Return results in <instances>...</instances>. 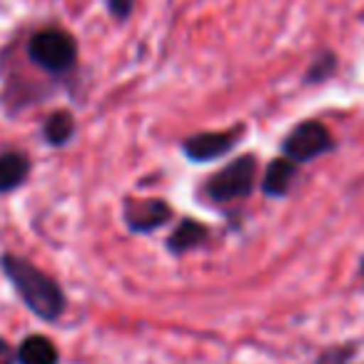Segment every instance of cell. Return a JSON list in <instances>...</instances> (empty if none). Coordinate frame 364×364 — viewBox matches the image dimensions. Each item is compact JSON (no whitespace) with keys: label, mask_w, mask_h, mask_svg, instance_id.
I'll return each mask as SVG.
<instances>
[{"label":"cell","mask_w":364,"mask_h":364,"mask_svg":"<svg viewBox=\"0 0 364 364\" xmlns=\"http://www.w3.org/2000/svg\"><path fill=\"white\" fill-rule=\"evenodd\" d=\"M28 53H31L33 63L41 65L43 70L63 73L68 68H73V63H75L77 46L70 33L58 31V28H48V31H41L33 36Z\"/></svg>","instance_id":"obj_3"},{"label":"cell","mask_w":364,"mask_h":364,"mask_svg":"<svg viewBox=\"0 0 364 364\" xmlns=\"http://www.w3.org/2000/svg\"><path fill=\"white\" fill-rule=\"evenodd\" d=\"M18 364H58V349L48 337L33 334L18 349Z\"/></svg>","instance_id":"obj_9"},{"label":"cell","mask_w":364,"mask_h":364,"mask_svg":"<svg viewBox=\"0 0 364 364\" xmlns=\"http://www.w3.org/2000/svg\"><path fill=\"white\" fill-rule=\"evenodd\" d=\"M73 132H75V120H73L70 112L58 110V112H53V115L48 117L46 140L50 142V145H65V142L73 137Z\"/></svg>","instance_id":"obj_11"},{"label":"cell","mask_w":364,"mask_h":364,"mask_svg":"<svg viewBox=\"0 0 364 364\" xmlns=\"http://www.w3.org/2000/svg\"><path fill=\"white\" fill-rule=\"evenodd\" d=\"M132 6H135V0H110V11L117 21H125L132 13Z\"/></svg>","instance_id":"obj_12"},{"label":"cell","mask_w":364,"mask_h":364,"mask_svg":"<svg viewBox=\"0 0 364 364\" xmlns=\"http://www.w3.org/2000/svg\"><path fill=\"white\" fill-rule=\"evenodd\" d=\"M205 237H208V230H205L203 225H198L195 220H185V223L172 232L167 245H170L172 252H188V250L198 247Z\"/></svg>","instance_id":"obj_10"},{"label":"cell","mask_w":364,"mask_h":364,"mask_svg":"<svg viewBox=\"0 0 364 364\" xmlns=\"http://www.w3.org/2000/svg\"><path fill=\"white\" fill-rule=\"evenodd\" d=\"M294 175H297L294 162L287 160V157H277V160L269 162L267 172H264L262 190L267 195H272V198H282V195H287L289 188H292Z\"/></svg>","instance_id":"obj_7"},{"label":"cell","mask_w":364,"mask_h":364,"mask_svg":"<svg viewBox=\"0 0 364 364\" xmlns=\"http://www.w3.org/2000/svg\"><path fill=\"white\" fill-rule=\"evenodd\" d=\"M0 267L8 274L16 292L21 294V299L33 314L48 319V322H55L60 317L63 309H65V294L46 272H41L36 264H31L23 257H16V255H3Z\"/></svg>","instance_id":"obj_1"},{"label":"cell","mask_w":364,"mask_h":364,"mask_svg":"<svg viewBox=\"0 0 364 364\" xmlns=\"http://www.w3.org/2000/svg\"><path fill=\"white\" fill-rule=\"evenodd\" d=\"M16 362H18V354L13 352V347L6 339L0 337V364H16Z\"/></svg>","instance_id":"obj_13"},{"label":"cell","mask_w":364,"mask_h":364,"mask_svg":"<svg viewBox=\"0 0 364 364\" xmlns=\"http://www.w3.org/2000/svg\"><path fill=\"white\" fill-rule=\"evenodd\" d=\"M324 63H327V68H334V58H332V55H327V60H324ZM319 73H322V77H324V70H322V60H319L317 65H314V70L309 73V80H317V77H319Z\"/></svg>","instance_id":"obj_14"},{"label":"cell","mask_w":364,"mask_h":364,"mask_svg":"<svg viewBox=\"0 0 364 364\" xmlns=\"http://www.w3.org/2000/svg\"><path fill=\"white\" fill-rule=\"evenodd\" d=\"M170 205L165 200H130L125 205V223L135 232H152L170 220Z\"/></svg>","instance_id":"obj_6"},{"label":"cell","mask_w":364,"mask_h":364,"mask_svg":"<svg viewBox=\"0 0 364 364\" xmlns=\"http://www.w3.org/2000/svg\"><path fill=\"white\" fill-rule=\"evenodd\" d=\"M240 130H225V132H200L185 140V155L195 162L218 160L225 152H230L237 142Z\"/></svg>","instance_id":"obj_5"},{"label":"cell","mask_w":364,"mask_h":364,"mask_svg":"<svg viewBox=\"0 0 364 364\" xmlns=\"http://www.w3.org/2000/svg\"><path fill=\"white\" fill-rule=\"evenodd\" d=\"M334 147V140L322 122H302L284 140V157L292 162H309Z\"/></svg>","instance_id":"obj_4"},{"label":"cell","mask_w":364,"mask_h":364,"mask_svg":"<svg viewBox=\"0 0 364 364\" xmlns=\"http://www.w3.org/2000/svg\"><path fill=\"white\" fill-rule=\"evenodd\" d=\"M362 272H364V264H362Z\"/></svg>","instance_id":"obj_15"},{"label":"cell","mask_w":364,"mask_h":364,"mask_svg":"<svg viewBox=\"0 0 364 364\" xmlns=\"http://www.w3.org/2000/svg\"><path fill=\"white\" fill-rule=\"evenodd\" d=\"M31 172V162L21 152H6L0 155V193H11L21 188Z\"/></svg>","instance_id":"obj_8"},{"label":"cell","mask_w":364,"mask_h":364,"mask_svg":"<svg viewBox=\"0 0 364 364\" xmlns=\"http://www.w3.org/2000/svg\"><path fill=\"white\" fill-rule=\"evenodd\" d=\"M255 177H257V162L252 155H245L232 160L228 167L210 177L208 182V195L215 203H235L242 200L252 193Z\"/></svg>","instance_id":"obj_2"}]
</instances>
